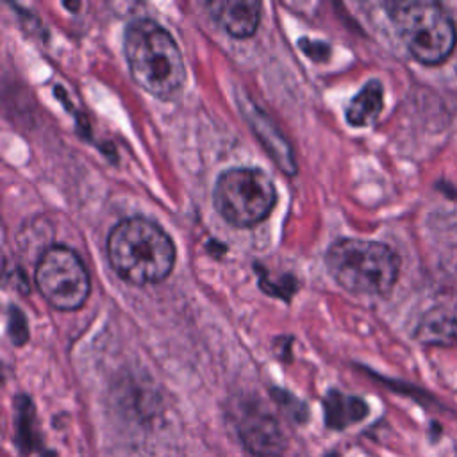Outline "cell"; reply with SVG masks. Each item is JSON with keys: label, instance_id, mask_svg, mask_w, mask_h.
I'll list each match as a JSON object with an SVG mask.
<instances>
[{"label": "cell", "instance_id": "5", "mask_svg": "<svg viewBox=\"0 0 457 457\" xmlns=\"http://www.w3.org/2000/svg\"><path fill=\"white\" fill-rule=\"evenodd\" d=\"M275 200L273 179L253 166H234L221 171L212 189V204L218 214L239 228L262 221L271 212Z\"/></svg>", "mask_w": 457, "mask_h": 457}, {"label": "cell", "instance_id": "3", "mask_svg": "<svg viewBox=\"0 0 457 457\" xmlns=\"http://www.w3.org/2000/svg\"><path fill=\"white\" fill-rule=\"evenodd\" d=\"M332 278L346 291L366 296H386L400 275V257L386 243L357 237L336 239L325 252Z\"/></svg>", "mask_w": 457, "mask_h": 457}, {"label": "cell", "instance_id": "4", "mask_svg": "<svg viewBox=\"0 0 457 457\" xmlns=\"http://www.w3.org/2000/svg\"><path fill=\"white\" fill-rule=\"evenodd\" d=\"M386 11L407 52L418 62L437 66L455 50L457 27L443 4L400 0L386 4Z\"/></svg>", "mask_w": 457, "mask_h": 457}, {"label": "cell", "instance_id": "1", "mask_svg": "<svg viewBox=\"0 0 457 457\" xmlns=\"http://www.w3.org/2000/svg\"><path fill=\"white\" fill-rule=\"evenodd\" d=\"M105 250L116 275L134 286L164 280L175 264L171 237L145 216L120 220L107 234Z\"/></svg>", "mask_w": 457, "mask_h": 457}, {"label": "cell", "instance_id": "7", "mask_svg": "<svg viewBox=\"0 0 457 457\" xmlns=\"http://www.w3.org/2000/svg\"><path fill=\"white\" fill-rule=\"evenodd\" d=\"M234 425L243 446L253 457H278L286 448L277 420L259 402L241 400L234 412Z\"/></svg>", "mask_w": 457, "mask_h": 457}, {"label": "cell", "instance_id": "12", "mask_svg": "<svg viewBox=\"0 0 457 457\" xmlns=\"http://www.w3.org/2000/svg\"><path fill=\"white\" fill-rule=\"evenodd\" d=\"M368 414V405L359 396H348L339 391H330L325 398L327 425L343 428L350 423L362 420Z\"/></svg>", "mask_w": 457, "mask_h": 457}, {"label": "cell", "instance_id": "2", "mask_svg": "<svg viewBox=\"0 0 457 457\" xmlns=\"http://www.w3.org/2000/svg\"><path fill=\"white\" fill-rule=\"evenodd\" d=\"M129 71L146 93L170 100L186 80V64L173 36L152 18H134L123 30Z\"/></svg>", "mask_w": 457, "mask_h": 457}, {"label": "cell", "instance_id": "9", "mask_svg": "<svg viewBox=\"0 0 457 457\" xmlns=\"http://www.w3.org/2000/svg\"><path fill=\"white\" fill-rule=\"evenodd\" d=\"M384 109V86L380 80H368L348 102L345 118L352 127L373 125Z\"/></svg>", "mask_w": 457, "mask_h": 457}, {"label": "cell", "instance_id": "6", "mask_svg": "<svg viewBox=\"0 0 457 457\" xmlns=\"http://www.w3.org/2000/svg\"><path fill=\"white\" fill-rule=\"evenodd\" d=\"M34 282L41 296L59 311H75L89 296V273L79 253L64 245H50L36 262Z\"/></svg>", "mask_w": 457, "mask_h": 457}, {"label": "cell", "instance_id": "10", "mask_svg": "<svg viewBox=\"0 0 457 457\" xmlns=\"http://www.w3.org/2000/svg\"><path fill=\"white\" fill-rule=\"evenodd\" d=\"M414 339L423 345H457V314L443 309L427 312L414 328Z\"/></svg>", "mask_w": 457, "mask_h": 457}, {"label": "cell", "instance_id": "8", "mask_svg": "<svg viewBox=\"0 0 457 457\" xmlns=\"http://www.w3.org/2000/svg\"><path fill=\"white\" fill-rule=\"evenodd\" d=\"M212 20L234 37H248L257 30L261 4L253 0H218L209 5Z\"/></svg>", "mask_w": 457, "mask_h": 457}, {"label": "cell", "instance_id": "11", "mask_svg": "<svg viewBox=\"0 0 457 457\" xmlns=\"http://www.w3.org/2000/svg\"><path fill=\"white\" fill-rule=\"evenodd\" d=\"M248 120H250V125L253 127V132L259 136L264 148L268 150V154L273 155L277 166L286 173H295L296 162L293 159V152L287 141L271 125V121L262 112H259V109L257 111L253 109V112L248 114Z\"/></svg>", "mask_w": 457, "mask_h": 457}]
</instances>
